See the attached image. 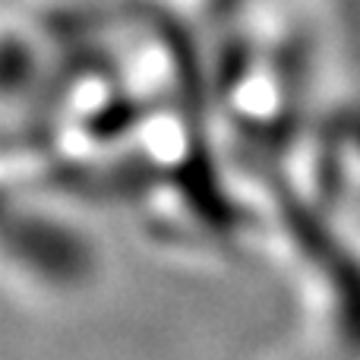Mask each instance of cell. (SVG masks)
Returning a JSON list of instances; mask_svg holds the SVG:
<instances>
[{
	"mask_svg": "<svg viewBox=\"0 0 360 360\" xmlns=\"http://www.w3.org/2000/svg\"><path fill=\"white\" fill-rule=\"evenodd\" d=\"M108 253L98 231L51 196L6 199V281L38 304H73L105 278Z\"/></svg>",
	"mask_w": 360,
	"mask_h": 360,
	"instance_id": "6da1fadb",
	"label": "cell"
},
{
	"mask_svg": "<svg viewBox=\"0 0 360 360\" xmlns=\"http://www.w3.org/2000/svg\"><path fill=\"white\" fill-rule=\"evenodd\" d=\"M278 231L316 323V342L342 360H360V243L310 196L281 202Z\"/></svg>",
	"mask_w": 360,
	"mask_h": 360,
	"instance_id": "7a4b0ae2",
	"label": "cell"
},
{
	"mask_svg": "<svg viewBox=\"0 0 360 360\" xmlns=\"http://www.w3.org/2000/svg\"><path fill=\"white\" fill-rule=\"evenodd\" d=\"M275 360H342V357H335L329 348H323V345L316 342L313 348H307V351H288V354H281Z\"/></svg>",
	"mask_w": 360,
	"mask_h": 360,
	"instance_id": "3957f363",
	"label": "cell"
}]
</instances>
